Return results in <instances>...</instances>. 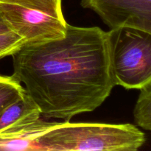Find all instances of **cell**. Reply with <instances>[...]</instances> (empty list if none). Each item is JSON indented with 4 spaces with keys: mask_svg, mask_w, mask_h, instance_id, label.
Masks as SVG:
<instances>
[{
    "mask_svg": "<svg viewBox=\"0 0 151 151\" xmlns=\"http://www.w3.org/2000/svg\"><path fill=\"white\" fill-rule=\"evenodd\" d=\"M13 56V75L47 118L69 121L101 106L115 86L107 32L68 24L59 39L26 43Z\"/></svg>",
    "mask_w": 151,
    "mask_h": 151,
    "instance_id": "obj_1",
    "label": "cell"
},
{
    "mask_svg": "<svg viewBox=\"0 0 151 151\" xmlns=\"http://www.w3.org/2000/svg\"><path fill=\"white\" fill-rule=\"evenodd\" d=\"M145 135L132 124L59 122L38 139L39 151H136Z\"/></svg>",
    "mask_w": 151,
    "mask_h": 151,
    "instance_id": "obj_2",
    "label": "cell"
},
{
    "mask_svg": "<svg viewBox=\"0 0 151 151\" xmlns=\"http://www.w3.org/2000/svg\"><path fill=\"white\" fill-rule=\"evenodd\" d=\"M107 33L115 86L141 89L151 81V33L127 27Z\"/></svg>",
    "mask_w": 151,
    "mask_h": 151,
    "instance_id": "obj_3",
    "label": "cell"
},
{
    "mask_svg": "<svg viewBox=\"0 0 151 151\" xmlns=\"http://www.w3.org/2000/svg\"><path fill=\"white\" fill-rule=\"evenodd\" d=\"M0 12L10 29L26 43H38L65 36L68 24L61 0H7Z\"/></svg>",
    "mask_w": 151,
    "mask_h": 151,
    "instance_id": "obj_4",
    "label": "cell"
},
{
    "mask_svg": "<svg viewBox=\"0 0 151 151\" xmlns=\"http://www.w3.org/2000/svg\"><path fill=\"white\" fill-rule=\"evenodd\" d=\"M111 28L133 27L151 33V0H82Z\"/></svg>",
    "mask_w": 151,
    "mask_h": 151,
    "instance_id": "obj_5",
    "label": "cell"
},
{
    "mask_svg": "<svg viewBox=\"0 0 151 151\" xmlns=\"http://www.w3.org/2000/svg\"><path fill=\"white\" fill-rule=\"evenodd\" d=\"M57 123L38 118L13 124L0 131V150L39 151V137Z\"/></svg>",
    "mask_w": 151,
    "mask_h": 151,
    "instance_id": "obj_6",
    "label": "cell"
},
{
    "mask_svg": "<svg viewBox=\"0 0 151 151\" xmlns=\"http://www.w3.org/2000/svg\"><path fill=\"white\" fill-rule=\"evenodd\" d=\"M41 112L25 91L22 97L0 112V131L22 121L36 119Z\"/></svg>",
    "mask_w": 151,
    "mask_h": 151,
    "instance_id": "obj_7",
    "label": "cell"
},
{
    "mask_svg": "<svg viewBox=\"0 0 151 151\" xmlns=\"http://www.w3.org/2000/svg\"><path fill=\"white\" fill-rule=\"evenodd\" d=\"M134 116L138 126L151 132V81L140 89Z\"/></svg>",
    "mask_w": 151,
    "mask_h": 151,
    "instance_id": "obj_8",
    "label": "cell"
},
{
    "mask_svg": "<svg viewBox=\"0 0 151 151\" xmlns=\"http://www.w3.org/2000/svg\"><path fill=\"white\" fill-rule=\"evenodd\" d=\"M24 87L13 75H0V112L22 97Z\"/></svg>",
    "mask_w": 151,
    "mask_h": 151,
    "instance_id": "obj_9",
    "label": "cell"
},
{
    "mask_svg": "<svg viewBox=\"0 0 151 151\" xmlns=\"http://www.w3.org/2000/svg\"><path fill=\"white\" fill-rule=\"evenodd\" d=\"M24 44L23 38L13 31L0 33V58L12 55Z\"/></svg>",
    "mask_w": 151,
    "mask_h": 151,
    "instance_id": "obj_10",
    "label": "cell"
},
{
    "mask_svg": "<svg viewBox=\"0 0 151 151\" xmlns=\"http://www.w3.org/2000/svg\"><path fill=\"white\" fill-rule=\"evenodd\" d=\"M11 31L13 30L10 29V27H9V25L7 24L6 21L4 20V17H3L1 12H0V33H2V32H11Z\"/></svg>",
    "mask_w": 151,
    "mask_h": 151,
    "instance_id": "obj_11",
    "label": "cell"
},
{
    "mask_svg": "<svg viewBox=\"0 0 151 151\" xmlns=\"http://www.w3.org/2000/svg\"><path fill=\"white\" fill-rule=\"evenodd\" d=\"M7 1V0H0V1Z\"/></svg>",
    "mask_w": 151,
    "mask_h": 151,
    "instance_id": "obj_12",
    "label": "cell"
}]
</instances>
